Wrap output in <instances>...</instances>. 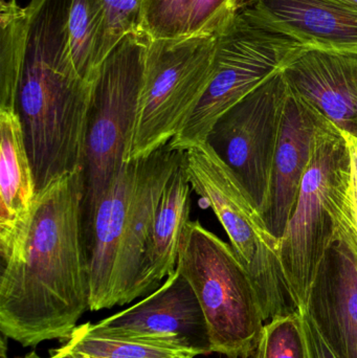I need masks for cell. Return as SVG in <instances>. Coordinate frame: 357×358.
Segmentation results:
<instances>
[{
  "label": "cell",
  "instance_id": "cell-19",
  "mask_svg": "<svg viewBox=\"0 0 357 358\" xmlns=\"http://www.w3.org/2000/svg\"><path fill=\"white\" fill-rule=\"evenodd\" d=\"M29 8L16 0L0 2V109L16 110L19 80L29 31Z\"/></svg>",
  "mask_w": 357,
  "mask_h": 358
},
{
  "label": "cell",
  "instance_id": "cell-23",
  "mask_svg": "<svg viewBox=\"0 0 357 358\" xmlns=\"http://www.w3.org/2000/svg\"><path fill=\"white\" fill-rule=\"evenodd\" d=\"M251 0H193L188 36H218Z\"/></svg>",
  "mask_w": 357,
  "mask_h": 358
},
{
  "label": "cell",
  "instance_id": "cell-9",
  "mask_svg": "<svg viewBox=\"0 0 357 358\" xmlns=\"http://www.w3.org/2000/svg\"><path fill=\"white\" fill-rule=\"evenodd\" d=\"M289 92L283 71L276 73L222 115L207 138L263 217L270 208L272 170Z\"/></svg>",
  "mask_w": 357,
  "mask_h": 358
},
{
  "label": "cell",
  "instance_id": "cell-5",
  "mask_svg": "<svg viewBox=\"0 0 357 358\" xmlns=\"http://www.w3.org/2000/svg\"><path fill=\"white\" fill-rule=\"evenodd\" d=\"M150 40L145 31L125 36L103 61L94 81L82 164L85 245L99 206L126 163Z\"/></svg>",
  "mask_w": 357,
  "mask_h": 358
},
{
  "label": "cell",
  "instance_id": "cell-13",
  "mask_svg": "<svg viewBox=\"0 0 357 358\" xmlns=\"http://www.w3.org/2000/svg\"><path fill=\"white\" fill-rule=\"evenodd\" d=\"M243 12L308 50L357 56V6L344 0H251Z\"/></svg>",
  "mask_w": 357,
  "mask_h": 358
},
{
  "label": "cell",
  "instance_id": "cell-27",
  "mask_svg": "<svg viewBox=\"0 0 357 358\" xmlns=\"http://www.w3.org/2000/svg\"><path fill=\"white\" fill-rule=\"evenodd\" d=\"M50 355H52L54 358H86L83 355H79V353L68 350L64 346L60 347V348L52 349L50 351Z\"/></svg>",
  "mask_w": 357,
  "mask_h": 358
},
{
  "label": "cell",
  "instance_id": "cell-8",
  "mask_svg": "<svg viewBox=\"0 0 357 358\" xmlns=\"http://www.w3.org/2000/svg\"><path fill=\"white\" fill-rule=\"evenodd\" d=\"M307 50L240 13L217 36L213 78L171 148L184 152L207 142L222 115Z\"/></svg>",
  "mask_w": 357,
  "mask_h": 358
},
{
  "label": "cell",
  "instance_id": "cell-12",
  "mask_svg": "<svg viewBox=\"0 0 357 358\" xmlns=\"http://www.w3.org/2000/svg\"><path fill=\"white\" fill-rule=\"evenodd\" d=\"M306 313L337 358H357V241L345 229L327 252Z\"/></svg>",
  "mask_w": 357,
  "mask_h": 358
},
{
  "label": "cell",
  "instance_id": "cell-24",
  "mask_svg": "<svg viewBox=\"0 0 357 358\" xmlns=\"http://www.w3.org/2000/svg\"><path fill=\"white\" fill-rule=\"evenodd\" d=\"M106 10L110 52L125 36L143 31V8L145 0H102Z\"/></svg>",
  "mask_w": 357,
  "mask_h": 358
},
{
  "label": "cell",
  "instance_id": "cell-28",
  "mask_svg": "<svg viewBox=\"0 0 357 358\" xmlns=\"http://www.w3.org/2000/svg\"><path fill=\"white\" fill-rule=\"evenodd\" d=\"M22 358H43V357H40L39 355H38L37 353H36V352H31V353H29V355H25V357H22ZM48 358H54V357H52V355H50V357H48Z\"/></svg>",
  "mask_w": 357,
  "mask_h": 358
},
{
  "label": "cell",
  "instance_id": "cell-22",
  "mask_svg": "<svg viewBox=\"0 0 357 358\" xmlns=\"http://www.w3.org/2000/svg\"><path fill=\"white\" fill-rule=\"evenodd\" d=\"M193 0H145L143 31L151 40L188 36Z\"/></svg>",
  "mask_w": 357,
  "mask_h": 358
},
{
  "label": "cell",
  "instance_id": "cell-3",
  "mask_svg": "<svg viewBox=\"0 0 357 358\" xmlns=\"http://www.w3.org/2000/svg\"><path fill=\"white\" fill-rule=\"evenodd\" d=\"M184 157L169 143L124 164L101 201L86 243L89 309L124 306L154 292L149 252L157 206L168 179Z\"/></svg>",
  "mask_w": 357,
  "mask_h": 358
},
{
  "label": "cell",
  "instance_id": "cell-2",
  "mask_svg": "<svg viewBox=\"0 0 357 358\" xmlns=\"http://www.w3.org/2000/svg\"><path fill=\"white\" fill-rule=\"evenodd\" d=\"M73 0H31L16 111L37 194L82 169L94 83L75 69L69 48Z\"/></svg>",
  "mask_w": 357,
  "mask_h": 358
},
{
  "label": "cell",
  "instance_id": "cell-14",
  "mask_svg": "<svg viewBox=\"0 0 357 358\" xmlns=\"http://www.w3.org/2000/svg\"><path fill=\"white\" fill-rule=\"evenodd\" d=\"M283 73L322 117L357 138V56L307 50Z\"/></svg>",
  "mask_w": 357,
  "mask_h": 358
},
{
  "label": "cell",
  "instance_id": "cell-18",
  "mask_svg": "<svg viewBox=\"0 0 357 358\" xmlns=\"http://www.w3.org/2000/svg\"><path fill=\"white\" fill-rule=\"evenodd\" d=\"M71 58L79 75L94 83L108 56L106 10L102 0H73L68 23Z\"/></svg>",
  "mask_w": 357,
  "mask_h": 358
},
{
  "label": "cell",
  "instance_id": "cell-7",
  "mask_svg": "<svg viewBox=\"0 0 357 358\" xmlns=\"http://www.w3.org/2000/svg\"><path fill=\"white\" fill-rule=\"evenodd\" d=\"M217 36L150 40L126 163L167 145L196 108L215 69Z\"/></svg>",
  "mask_w": 357,
  "mask_h": 358
},
{
  "label": "cell",
  "instance_id": "cell-29",
  "mask_svg": "<svg viewBox=\"0 0 357 358\" xmlns=\"http://www.w3.org/2000/svg\"><path fill=\"white\" fill-rule=\"evenodd\" d=\"M344 1L349 2V3L354 4L357 6V0H344Z\"/></svg>",
  "mask_w": 357,
  "mask_h": 358
},
{
  "label": "cell",
  "instance_id": "cell-30",
  "mask_svg": "<svg viewBox=\"0 0 357 358\" xmlns=\"http://www.w3.org/2000/svg\"><path fill=\"white\" fill-rule=\"evenodd\" d=\"M86 358H87V357H86Z\"/></svg>",
  "mask_w": 357,
  "mask_h": 358
},
{
  "label": "cell",
  "instance_id": "cell-4",
  "mask_svg": "<svg viewBox=\"0 0 357 358\" xmlns=\"http://www.w3.org/2000/svg\"><path fill=\"white\" fill-rule=\"evenodd\" d=\"M351 157L345 134L320 115L295 210L278 240V259L298 310L306 311L327 252L352 225Z\"/></svg>",
  "mask_w": 357,
  "mask_h": 358
},
{
  "label": "cell",
  "instance_id": "cell-20",
  "mask_svg": "<svg viewBox=\"0 0 357 358\" xmlns=\"http://www.w3.org/2000/svg\"><path fill=\"white\" fill-rule=\"evenodd\" d=\"M63 346L87 358H194L186 351L161 348L129 341L113 340L88 334L83 325L75 328Z\"/></svg>",
  "mask_w": 357,
  "mask_h": 358
},
{
  "label": "cell",
  "instance_id": "cell-17",
  "mask_svg": "<svg viewBox=\"0 0 357 358\" xmlns=\"http://www.w3.org/2000/svg\"><path fill=\"white\" fill-rule=\"evenodd\" d=\"M190 191L184 157L168 179L155 215L149 252V275L154 292L177 267L180 240L190 221Z\"/></svg>",
  "mask_w": 357,
  "mask_h": 358
},
{
  "label": "cell",
  "instance_id": "cell-1",
  "mask_svg": "<svg viewBox=\"0 0 357 358\" xmlns=\"http://www.w3.org/2000/svg\"><path fill=\"white\" fill-rule=\"evenodd\" d=\"M82 198V169L38 193L22 242L2 263L0 330L24 348L66 343L89 309Z\"/></svg>",
  "mask_w": 357,
  "mask_h": 358
},
{
  "label": "cell",
  "instance_id": "cell-25",
  "mask_svg": "<svg viewBox=\"0 0 357 358\" xmlns=\"http://www.w3.org/2000/svg\"><path fill=\"white\" fill-rule=\"evenodd\" d=\"M302 323H303L304 336L307 344L309 358H337L330 350L320 332L316 329L312 320L306 311H301Z\"/></svg>",
  "mask_w": 357,
  "mask_h": 358
},
{
  "label": "cell",
  "instance_id": "cell-21",
  "mask_svg": "<svg viewBox=\"0 0 357 358\" xmlns=\"http://www.w3.org/2000/svg\"><path fill=\"white\" fill-rule=\"evenodd\" d=\"M253 358H309L301 313L264 324Z\"/></svg>",
  "mask_w": 357,
  "mask_h": 358
},
{
  "label": "cell",
  "instance_id": "cell-16",
  "mask_svg": "<svg viewBox=\"0 0 357 358\" xmlns=\"http://www.w3.org/2000/svg\"><path fill=\"white\" fill-rule=\"evenodd\" d=\"M37 198L22 126L15 109H0V252L8 260L19 248Z\"/></svg>",
  "mask_w": 357,
  "mask_h": 358
},
{
  "label": "cell",
  "instance_id": "cell-6",
  "mask_svg": "<svg viewBox=\"0 0 357 358\" xmlns=\"http://www.w3.org/2000/svg\"><path fill=\"white\" fill-rule=\"evenodd\" d=\"M176 268L190 283L203 309L212 352L228 358L253 357L265 322L251 278L231 244L198 221H189Z\"/></svg>",
  "mask_w": 357,
  "mask_h": 358
},
{
  "label": "cell",
  "instance_id": "cell-11",
  "mask_svg": "<svg viewBox=\"0 0 357 358\" xmlns=\"http://www.w3.org/2000/svg\"><path fill=\"white\" fill-rule=\"evenodd\" d=\"M184 169L191 187L215 213L235 254L249 271L261 244L277 240L251 196L207 142L184 151Z\"/></svg>",
  "mask_w": 357,
  "mask_h": 358
},
{
  "label": "cell",
  "instance_id": "cell-10",
  "mask_svg": "<svg viewBox=\"0 0 357 358\" xmlns=\"http://www.w3.org/2000/svg\"><path fill=\"white\" fill-rule=\"evenodd\" d=\"M88 334L161 348L211 355L207 322L194 290L176 268L152 294L126 310L96 324H83Z\"/></svg>",
  "mask_w": 357,
  "mask_h": 358
},
{
  "label": "cell",
  "instance_id": "cell-15",
  "mask_svg": "<svg viewBox=\"0 0 357 358\" xmlns=\"http://www.w3.org/2000/svg\"><path fill=\"white\" fill-rule=\"evenodd\" d=\"M319 119L320 113L289 86L272 170L270 208L263 217L268 231L277 240L284 233L297 204L312 159Z\"/></svg>",
  "mask_w": 357,
  "mask_h": 358
},
{
  "label": "cell",
  "instance_id": "cell-26",
  "mask_svg": "<svg viewBox=\"0 0 357 358\" xmlns=\"http://www.w3.org/2000/svg\"><path fill=\"white\" fill-rule=\"evenodd\" d=\"M351 157V182H350V213L357 241V138L345 134Z\"/></svg>",
  "mask_w": 357,
  "mask_h": 358
}]
</instances>
